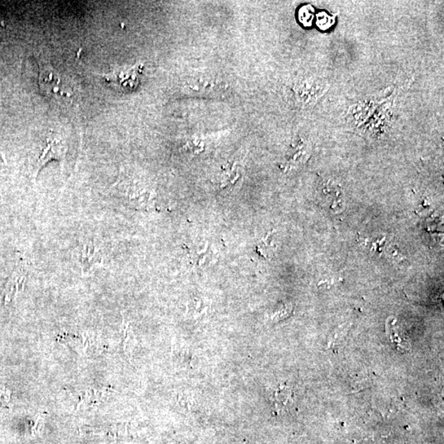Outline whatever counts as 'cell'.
Returning a JSON list of instances; mask_svg holds the SVG:
<instances>
[{"mask_svg": "<svg viewBox=\"0 0 444 444\" xmlns=\"http://www.w3.org/2000/svg\"><path fill=\"white\" fill-rule=\"evenodd\" d=\"M275 250V245L272 243V234H267L265 239L260 241L257 247V251L265 258H269Z\"/></svg>", "mask_w": 444, "mask_h": 444, "instance_id": "ba28073f", "label": "cell"}, {"mask_svg": "<svg viewBox=\"0 0 444 444\" xmlns=\"http://www.w3.org/2000/svg\"><path fill=\"white\" fill-rule=\"evenodd\" d=\"M239 177V172L235 167H231V169L226 168L225 170L222 171L219 177V184L221 187H227L230 184H235L237 179Z\"/></svg>", "mask_w": 444, "mask_h": 444, "instance_id": "52a82bcc", "label": "cell"}, {"mask_svg": "<svg viewBox=\"0 0 444 444\" xmlns=\"http://www.w3.org/2000/svg\"><path fill=\"white\" fill-rule=\"evenodd\" d=\"M68 147L64 141L58 139L48 140L46 146L44 148L41 156H39L37 160L36 171H35L36 177L39 171L41 170L48 162L52 160L58 161L60 163H64Z\"/></svg>", "mask_w": 444, "mask_h": 444, "instance_id": "7a4b0ae2", "label": "cell"}, {"mask_svg": "<svg viewBox=\"0 0 444 444\" xmlns=\"http://www.w3.org/2000/svg\"><path fill=\"white\" fill-rule=\"evenodd\" d=\"M190 258L193 265L197 267L210 265L215 260V253L208 244L204 248H193L190 250Z\"/></svg>", "mask_w": 444, "mask_h": 444, "instance_id": "5b68a950", "label": "cell"}, {"mask_svg": "<svg viewBox=\"0 0 444 444\" xmlns=\"http://www.w3.org/2000/svg\"><path fill=\"white\" fill-rule=\"evenodd\" d=\"M103 250L98 246L87 243L82 245L79 253V263L83 274H89L92 270L103 265Z\"/></svg>", "mask_w": 444, "mask_h": 444, "instance_id": "3957f363", "label": "cell"}, {"mask_svg": "<svg viewBox=\"0 0 444 444\" xmlns=\"http://www.w3.org/2000/svg\"><path fill=\"white\" fill-rule=\"evenodd\" d=\"M387 331L389 334L390 340L394 343L398 349L402 348V350L410 349V342L407 341L402 336H400L402 333L397 332L394 325L389 324V327H387Z\"/></svg>", "mask_w": 444, "mask_h": 444, "instance_id": "8992f818", "label": "cell"}, {"mask_svg": "<svg viewBox=\"0 0 444 444\" xmlns=\"http://www.w3.org/2000/svg\"><path fill=\"white\" fill-rule=\"evenodd\" d=\"M125 197L132 206L137 209L151 210L155 208V193L143 188L131 187L125 193Z\"/></svg>", "mask_w": 444, "mask_h": 444, "instance_id": "277c9868", "label": "cell"}, {"mask_svg": "<svg viewBox=\"0 0 444 444\" xmlns=\"http://www.w3.org/2000/svg\"><path fill=\"white\" fill-rule=\"evenodd\" d=\"M28 274V267L24 260L17 262L15 270L12 272L8 281L6 289L2 294V301L4 304L10 303L21 292H23Z\"/></svg>", "mask_w": 444, "mask_h": 444, "instance_id": "6da1fadb", "label": "cell"}]
</instances>
